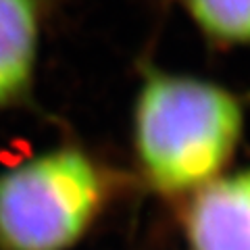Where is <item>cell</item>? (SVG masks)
I'll return each mask as SVG.
<instances>
[{"label":"cell","mask_w":250,"mask_h":250,"mask_svg":"<svg viewBox=\"0 0 250 250\" xmlns=\"http://www.w3.org/2000/svg\"><path fill=\"white\" fill-rule=\"evenodd\" d=\"M190 17L219 42L250 44V0H182Z\"/></svg>","instance_id":"5b68a950"},{"label":"cell","mask_w":250,"mask_h":250,"mask_svg":"<svg viewBox=\"0 0 250 250\" xmlns=\"http://www.w3.org/2000/svg\"><path fill=\"white\" fill-rule=\"evenodd\" d=\"M186 229L192 250H250V169L202 186Z\"/></svg>","instance_id":"3957f363"},{"label":"cell","mask_w":250,"mask_h":250,"mask_svg":"<svg viewBox=\"0 0 250 250\" xmlns=\"http://www.w3.org/2000/svg\"><path fill=\"white\" fill-rule=\"evenodd\" d=\"M38 48V2L0 0V106L29 85Z\"/></svg>","instance_id":"277c9868"},{"label":"cell","mask_w":250,"mask_h":250,"mask_svg":"<svg viewBox=\"0 0 250 250\" xmlns=\"http://www.w3.org/2000/svg\"><path fill=\"white\" fill-rule=\"evenodd\" d=\"M242 108L208 82L150 73L136 106V148L154 188L200 190L233 154Z\"/></svg>","instance_id":"6da1fadb"},{"label":"cell","mask_w":250,"mask_h":250,"mask_svg":"<svg viewBox=\"0 0 250 250\" xmlns=\"http://www.w3.org/2000/svg\"><path fill=\"white\" fill-rule=\"evenodd\" d=\"M103 182L85 154L62 148L0 175V246L67 250L96 215Z\"/></svg>","instance_id":"7a4b0ae2"}]
</instances>
